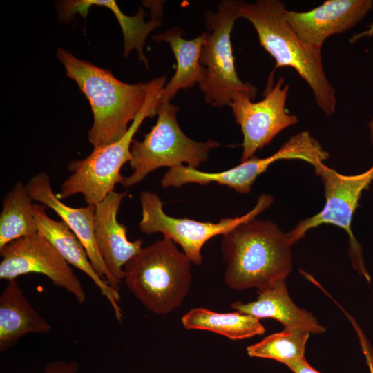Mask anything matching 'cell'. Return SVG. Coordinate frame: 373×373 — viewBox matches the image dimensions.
I'll return each mask as SVG.
<instances>
[{"mask_svg": "<svg viewBox=\"0 0 373 373\" xmlns=\"http://www.w3.org/2000/svg\"><path fill=\"white\" fill-rule=\"evenodd\" d=\"M57 56L66 71L88 100L93 123L88 131L93 149L122 137L141 109L146 95V82L127 84L109 70L79 59L58 48Z\"/></svg>", "mask_w": 373, "mask_h": 373, "instance_id": "3", "label": "cell"}, {"mask_svg": "<svg viewBox=\"0 0 373 373\" xmlns=\"http://www.w3.org/2000/svg\"><path fill=\"white\" fill-rule=\"evenodd\" d=\"M274 200L272 195L262 194L258 197L255 206L245 214L222 218L215 223L171 217L164 212L163 202L157 195L144 191L140 195L142 218L139 227L142 232L148 235L162 233L164 238H170L180 245L192 263L199 265L202 262L201 249L209 239L224 235L240 224L257 217L271 206Z\"/></svg>", "mask_w": 373, "mask_h": 373, "instance_id": "9", "label": "cell"}, {"mask_svg": "<svg viewBox=\"0 0 373 373\" xmlns=\"http://www.w3.org/2000/svg\"><path fill=\"white\" fill-rule=\"evenodd\" d=\"M0 279L8 281L23 274H41L79 303L86 300L83 285L70 265L38 231L7 244L0 249Z\"/></svg>", "mask_w": 373, "mask_h": 373, "instance_id": "10", "label": "cell"}, {"mask_svg": "<svg viewBox=\"0 0 373 373\" xmlns=\"http://www.w3.org/2000/svg\"><path fill=\"white\" fill-rule=\"evenodd\" d=\"M312 155L309 140L298 133L286 141L280 148L267 157L253 156L240 164L220 172H204L181 165L167 171L161 180L164 188L178 187L188 183L206 185L216 182L233 189L240 193H249L256 178L274 162L280 160H300L307 162Z\"/></svg>", "mask_w": 373, "mask_h": 373, "instance_id": "12", "label": "cell"}, {"mask_svg": "<svg viewBox=\"0 0 373 373\" xmlns=\"http://www.w3.org/2000/svg\"><path fill=\"white\" fill-rule=\"evenodd\" d=\"M37 231L44 236L70 265L86 274L98 287L113 308L117 320L122 318L119 291L113 288L94 269L88 254L75 234L62 220L51 218L43 204H34Z\"/></svg>", "mask_w": 373, "mask_h": 373, "instance_id": "16", "label": "cell"}, {"mask_svg": "<svg viewBox=\"0 0 373 373\" xmlns=\"http://www.w3.org/2000/svg\"><path fill=\"white\" fill-rule=\"evenodd\" d=\"M78 371L79 366L76 361L56 360L45 366L44 373H77Z\"/></svg>", "mask_w": 373, "mask_h": 373, "instance_id": "24", "label": "cell"}, {"mask_svg": "<svg viewBox=\"0 0 373 373\" xmlns=\"http://www.w3.org/2000/svg\"><path fill=\"white\" fill-rule=\"evenodd\" d=\"M373 36V21L367 26V28L358 33L354 34L350 39V42L354 44L363 37H370Z\"/></svg>", "mask_w": 373, "mask_h": 373, "instance_id": "27", "label": "cell"}, {"mask_svg": "<svg viewBox=\"0 0 373 373\" xmlns=\"http://www.w3.org/2000/svg\"><path fill=\"white\" fill-rule=\"evenodd\" d=\"M187 329H202L240 340L263 334L265 329L259 319L238 311L219 313L205 308H194L182 318Z\"/></svg>", "mask_w": 373, "mask_h": 373, "instance_id": "21", "label": "cell"}, {"mask_svg": "<svg viewBox=\"0 0 373 373\" xmlns=\"http://www.w3.org/2000/svg\"><path fill=\"white\" fill-rule=\"evenodd\" d=\"M352 325L355 329L359 339L361 348L365 357L366 363L369 367L370 373H373V347L358 324L354 322Z\"/></svg>", "mask_w": 373, "mask_h": 373, "instance_id": "25", "label": "cell"}, {"mask_svg": "<svg viewBox=\"0 0 373 373\" xmlns=\"http://www.w3.org/2000/svg\"><path fill=\"white\" fill-rule=\"evenodd\" d=\"M373 7L372 0H327L307 12L285 11V17L307 44L321 49L325 41L358 23Z\"/></svg>", "mask_w": 373, "mask_h": 373, "instance_id": "13", "label": "cell"}, {"mask_svg": "<svg viewBox=\"0 0 373 373\" xmlns=\"http://www.w3.org/2000/svg\"><path fill=\"white\" fill-rule=\"evenodd\" d=\"M284 79L280 77L265 93V97L256 102L245 93L233 95L229 106L243 136L241 162L254 156L280 132L298 122L297 117L286 109L289 86H284Z\"/></svg>", "mask_w": 373, "mask_h": 373, "instance_id": "11", "label": "cell"}, {"mask_svg": "<svg viewBox=\"0 0 373 373\" xmlns=\"http://www.w3.org/2000/svg\"><path fill=\"white\" fill-rule=\"evenodd\" d=\"M324 185L325 203L318 213L300 221L287 233L292 246L306 233L322 224H333L347 233L349 255L354 269L370 283L371 278L365 267L362 247L352 232L351 224L355 211L359 206L363 191L373 182V165L367 171L356 175H343L324 164L314 169Z\"/></svg>", "mask_w": 373, "mask_h": 373, "instance_id": "8", "label": "cell"}, {"mask_svg": "<svg viewBox=\"0 0 373 373\" xmlns=\"http://www.w3.org/2000/svg\"><path fill=\"white\" fill-rule=\"evenodd\" d=\"M52 327L32 307L16 279L8 280L0 296V352L28 334L48 332Z\"/></svg>", "mask_w": 373, "mask_h": 373, "instance_id": "19", "label": "cell"}, {"mask_svg": "<svg viewBox=\"0 0 373 373\" xmlns=\"http://www.w3.org/2000/svg\"><path fill=\"white\" fill-rule=\"evenodd\" d=\"M294 373H320L313 368L305 358L286 365Z\"/></svg>", "mask_w": 373, "mask_h": 373, "instance_id": "26", "label": "cell"}, {"mask_svg": "<svg viewBox=\"0 0 373 373\" xmlns=\"http://www.w3.org/2000/svg\"><path fill=\"white\" fill-rule=\"evenodd\" d=\"M178 109L170 102L160 99L155 124L142 141L132 142L129 166L133 173L123 177L122 186L131 187L162 166L171 169L186 163L187 166L197 169L208 160L211 150L220 146L213 140L198 142L186 135L177 122Z\"/></svg>", "mask_w": 373, "mask_h": 373, "instance_id": "6", "label": "cell"}, {"mask_svg": "<svg viewBox=\"0 0 373 373\" xmlns=\"http://www.w3.org/2000/svg\"><path fill=\"white\" fill-rule=\"evenodd\" d=\"M287 233L269 220L254 218L222 235L224 282L232 289L265 290L285 280L293 267Z\"/></svg>", "mask_w": 373, "mask_h": 373, "instance_id": "1", "label": "cell"}, {"mask_svg": "<svg viewBox=\"0 0 373 373\" xmlns=\"http://www.w3.org/2000/svg\"><path fill=\"white\" fill-rule=\"evenodd\" d=\"M153 1L149 6L152 12L150 21H144V10L140 8L136 15L130 17L124 14L114 1L73 0L64 1L58 4L59 18L63 21H70L77 14L86 17L93 6H105L109 8L117 18L124 35V57H127L130 51L136 49L139 59L149 68L143 46L148 35L161 24L160 19L162 13V1Z\"/></svg>", "mask_w": 373, "mask_h": 373, "instance_id": "18", "label": "cell"}, {"mask_svg": "<svg viewBox=\"0 0 373 373\" xmlns=\"http://www.w3.org/2000/svg\"><path fill=\"white\" fill-rule=\"evenodd\" d=\"M238 6L239 1L224 0L216 12L204 15L207 31L200 63L206 68V75L198 85L206 102L213 107L229 106L237 93H247L252 99L257 93V87L240 79L236 70L231 34L239 18Z\"/></svg>", "mask_w": 373, "mask_h": 373, "instance_id": "7", "label": "cell"}, {"mask_svg": "<svg viewBox=\"0 0 373 373\" xmlns=\"http://www.w3.org/2000/svg\"><path fill=\"white\" fill-rule=\"evenodd\" d=\"M231 307L258 319L274 318L281 323L284 329H298L313 334L325 332V328L312 313L299 308L293 302L285 280L258 291V298L254 301L247 303L238 301L232 303Z\"/></svg>", "mask_w": 373, "mask_h": 373, "instance_id": "17", "label": "cell"}, {"mask_svg": "<svg viewBox=\"0 0 373 373\" xmlns=\"http://www.w3.org/2000/svg\"><path fill=\"white\" fill-rule=\"evenodd\" d=\"M166 76L146 82L145 101L126 133L115 142L93 149L86 157L75 160L68 166L71 174L61 186L60 198L82 194L87 204L101 202L114 191L123 177L122 166L131 158V146L134 135L147 117L157 115V107L166 84Z\"/></svg>", "mask_w": 373, "mask_h": 373, "instance_id": "5", "label": "cell"}, {"mask_svg": "<svg viewBox=\"0 0 373 373\" xmlns=\"http://www.w3.org/2000/svg\"><path fill=\"white\" fill-rule=\"evenodd\" d=\"M33 200L54 211L78 238L98 275L114 289L119 291L121 282L114 277L104 263L95 238V205L70 207L60 200L52 188L48 175L41 171L26 184Z\"/></svg>", "mask_w": 373, "mask_h": 373, "instance_id": "14", "label": "cell"}, {"mask_svg": "<svg viewBox=\"0 0 373 373\" xmlns=\"http://www.w3.org/2000/svg\"><path fill=\"white\" fill-rule=\"evenodd\" d=\"M367 126L369 127L370 142L373 145V119H371Z\"/></svg>", "mask_w": 373, "mask_h": 373, "instance_id": "28", "label": "cell"}, {"mask_svg": "<svg viewBox=\"0 0 373 373\" xmlns=\"http://www.w3.org/2000/svg\"><path fill=\"white\" fill-rule=\"evenodd\" d=\"M285 3L279 0L239 1V18L256 30L262 47L274 59V69L294 68L313 93L317 106L327 116L336 110V90L324 71L321 49L302 41L285 17Z\"/></svg>", "mask_w": 373, "mask_h": 373, "instance_id": "2", "label": "cell"}, {"mask_svg": "<svg viewBox=\"0 0 373 373\" xmlns=\"http://www.w3.org/2000/svg\"><path fill=\"white\" fill-rule=\"evenodd\" d=\"M191 262L170 238L142 247L124 266L127 288L151 312L165 315L178 308L191 287Z\"/></svg>", "mask_w": 373, "mask_h": 373, "instance_id": "4", "label": "cell"}, {"mask_svg": "<svg viewBox=\"0 0 373 373\" xmlns=\"http://www.w3.org/2000/svg\"><path fill=\"white\" fill-rule=\"evenodd\" d=\"M185 31L173 27L163 33L155 35L157 41L169 44L176 59L175 72L165 84L160 99L170 102L180 89L193 87L204 78L206 68L200 63V54L205 39V32L194 39L187 40L182 37Z\"/></svg>", "mask_w": 373, "mask_h": 373, "instance_id": "20", "label": "cell"}, {"mask_svg": "<svg viewBox=\"0 0 373 373\" xmlns=\"http://www.w3.org/2000/svg\"><path fill=\"white\" fill-rule=\"evenodd\" d=\"M32 200L21 182H16L4 196L0 214V249L37 232Z\"/></svg>", "mask_w": 373, "mask_h": 373, "instance_id": "22", "label": "cell"}, {"mask_svg": "<svg viewBox=\"0 0 373 373\" xmlns=\"http://www.w3.org/2000/svg\"><path fill=\"white\" fill-rule=\"evenodd\" d=\"M126 192L109 193L95 204V238L102 259L112 275L122 283L126 264L142 248L143 241H130L117 213Z\"/></svg>", "mask_w": 373, "mask_h": 373, "instance_id": "15", "label": "cell"}, {"mask_svg": "<svg viewBox=\"0 0 373 373\" xmlns=\"http://www.w3.org/2000/svg\"><path fill=\"white\" fill-rule=\"evenodd\" d=\"M309 334L298 329H284L248 346L247 352L251 357L272 359L286 365L305 358Z\"/></svg>", "mask_w": 373, "mask_h": 373, "instance_id": "23", "label": "cell"}]
</instances>
